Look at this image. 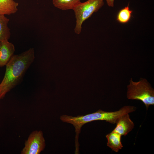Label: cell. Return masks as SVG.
<instances>
[{
  "mask_svg": "<svg viewBox=\"0 0 154 154\" xmlns=\"http://www.w3.org/2000/svg\"><path fill=\"white\" fill-rule=\"evenodd\" d=\"M35 58L33 48L13 55L6 65L5 75L0 84V100L21 81Z\"/></svg>",
  "mask_w": 154,
  "mask_h": 154,
  "instance_id": "6da1fadb",
  "label": "cell"
},
{
  "mask_svg": "<svg viewBox=\"0 0 154 154\" xmlns=\"http://www.w3.org/2000/svg\"><path fill=\"white\" fill-rule=\"evenodd\" d=\"M136 108L133 106H125L114 112H106L100 109L94 113L84 116H72L63 115L60 119L63 122L72 124L75 128L76 145H79L78 138L82 126L88 122L96 120H104L112 124L116 123L123 115L135 111Z\"/></svg>",
  "mask_w": 154,
  "mask_h": 154,
  "instance_id": "7a4b0ae2",
  "label": "cell"
},
{
  "mask_svg": "<svg viewBox=\"0 0 154 154\" xmlns=\"http://www.w3.org/2000/svg\"><path fill=\"white\" fill-rule=\"evenodd\" d=\"M127 86V96L128 99L142 101L147 109L154 104V90L147 80L141 78L137 82L131 78Z\"/></svg>",
  "mask_w": 154,
  "mask_h": 154,
  "instance_id": "3957f363",
  "label": "cell"
},
{
  "mask_svg": "<svg viewBox=\"0 0 154 154\" xmlns=\"http://www.w3.org/2000/svg\"><path fill=\"white\" fill-rule=\"evenodd\" d=\"M104 4V0H88L80 2L73 9L76 19L74 29L75 33L79 35L82 29L83 23L90 17L94 13L101 8Z\"/></svg>",
  "mask_w": 154,
  "mask_h": 154,
  "instance_id": "277c9868",
  "label": "cell"
},
{
  "mask_svg": "<svg viewBox=\"0 0 154 154\" xmlns=\"http://www.w3.org/2000/svg\"><path fill=\"white\" fill-rule=\"evenodd\" d=\"M45 140L42 132L35 130L29 135L22 150L21 154H39L45 147Z\"/></svg>",
  "mask_w": 154,
  "mask_h": 154,
  "instance_id": "5b68a950",
  "label": "cell"
},
{
  "mask_svg": "<svg viewBox=\"0 0 154 154\" xmlns=\"http://www.w3.org/2000/svg\"><path fill=\"white\" fill-rule=\"evenodd\" d=\"M116 125L113 131L121 136H125L132 130L134 126L133 121L129 114L122 116L116 123Z\"/></svg>",
  "mask_w": 154,
  "mask_h": 154,
  "instance_id": "8992f818",
  "label": "cell"
},
{
  "mask_svg": "<svg viewBox=\"0 0 154 154\" xmlns=\"http://www.w3.org/2000/svg\"><path fill=\"white\" fill-rule=\"evenodd\" d=\"M1 42L0 67L6 66L13 55L15 51L14 45L8 40Z\"/></svg>",
  "mask_w": 154,
  "mask_h": 154,
  "instance_id": "52a82bcc",
  "label": "cell"
},
{
  "mask_svg": "<svg viewBox=\"0 0 154 154\" xmlns=\"http://www.w3.org/2000/svg\"><path fill=\"white\" fill-rule=\"evenodd\" d=\"M121 135L113 130L106 135L107 146L116 152L122 149L123 145L121 142Z\"/></svg>",
  "mask_w": 154,
  "mask_h": 154,
  "instance_id": "ba28073f",
  "label": "cell"
},
{
  "mask_svg": "<svg viewBox=\"0 0 154 154\" xmlns=\"http://www.w3.org/2000/svg\"><path fill=\"white\" fill-rule=\"evenodd\" d=\"M19 3L14 0H0V15H10L18 11Z\"/></svg>",
  "mask_w": 154,
  "mask_h": 154,
  "instance_id": "9c48e42d",
  "label": "cell"
},
{
  "mask_svg": "<svg viewBox=\"0 0 154 154\" xmlns=\"http://www.w3.org/2000/svg\"><path fill=\"white\" fill-rule=\"evenodd\" d=\"M9 19L5 15H0V42L8 40L11 36L8 27Z\"/></svg>",
  "mask_w": 154,
  "mask_h": 154,
  "instance_id": "30bf717a",
  "label": "cell"
},
{
  "mask_svg": "<svg viewBox=\"0 0 154 154\" xmlns=\"http://www.w3.org/2000/svg\"><path fill=\"white\" fill-rule=\"evenodd\" d=\"M54 6L60 9L66 10L73 9L81 2L80 0H52Z\"/></svg>",
  "mask_w": 154,
  "mask_h": 154,
  "instance_id": "8fae6325",
  "label": "cell"
},
{
  "mask_svg": "<svg viewBox=\"0 0 154 154\" xmlns=\"http://www.w3.org/2000/svg\"><path fill=\"white\" fill-rule=\"evenodd\" d=\"M132 13L133 11L129 8L128 4L119 11L117 15L116 20L120 23H126L131 19Z\"/></svg>",
  "mask_w": 154,
  "mask_h": 154,
  "instance_id": "7c38bea8",
  "label": "cell"
},
{
  "mask_svg": "<svg viewBox=\"0 0 154 154\" xmlns=\"http://www.w3.org/2000/svg\"><path fill=\"white\" fill-rule=\"evenodd\" d=\"M108 5L109 7H113L114 6V0H106Z\"/></svg>",
  "mask_w": 154,
  "mask_h": 154,
  "instance_id": "4fadbf2b",
  "label": "cell"
},
{
  "mask_svg": "<svg viewBox=\"0 0 154 154\" xmlns=\"http://www.w3.org/2000/svg\"><path fill=\"white\" fill-rule=\"evenodd\" d=\"M0 46H1V42H0Z\"/></svg>",
  "mask_w": 154,
  "mask_h": 154,
  "instance_id": "5bb4252c",
  "label": "cell"
}]
</instances>
